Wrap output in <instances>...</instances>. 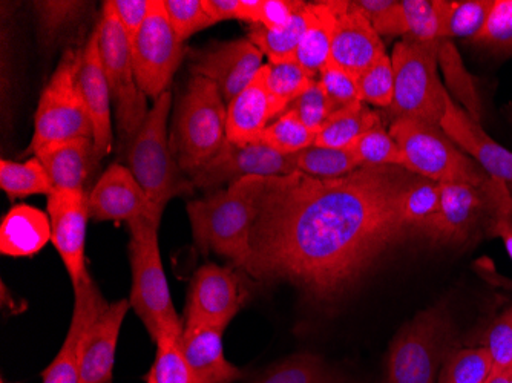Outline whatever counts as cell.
Wrapping results in <instances>:
<instances>
[{
  "label": "cell",
  "mask_w": 512,
  "mask_h": 383,
  "mask_svg": "<svg viewBox=\"0 0 512 383\" xmlns=\"http://www.w3.org/2000/svg\"><path fill=\"white\" fill-rule=\"evenodd\" d=\"M132 63L138 88L157 100L168 92L184 54V40L175 33L163 0H151L148 19L131 43Z\"/></svg>",
  "instance_id": "obj_12"
},
{
  "label": "cell",
  "mask_w": 512,
  "mask_h": 383,
  "mask_svg": "<svg viewBox=\"0 0 512 383\" xmlns=\"http://www.w3.org/2000/svg\"><path fill=\"white\" fill-rule=\"evenodd\" d=\"M89 215L96 221H132L146 218L160 226L163 210L158 209L129 167L112 164L89 194Z\"/></svg>",
  "instance_id": "obj_18"
},
{
  "label": "cell",
  "mask_w": 512,
  "mask_h": 383,
  "mask_svg": "<svg viewBox=\"0 0 512 383\" xmlns=\"http://www.w3.org/2000/svg\"><path fill=\"white\" fill-rule=\"evenodd\" d=\"M364 166H393L407 169V160L398 143L385 131L384 125L365 132L361 138L348 146Z\"/></svg>",
  "instance_id": "obj_37"
},
{
  "label": "cell",
  "mask_w": 512,
  "mask_h": 383,
  "mask_svg": "<svg viewBox=\"0 0 512 383\" xmlns=\"http://www.w3.org/2000/svg\"><path fill=\"white\" fill-rule=\"evenodd\" d=\"M246 299V289L234 267L204 264L191 281L186 324H206L226 330Z\"/></svg>",
  "instance_id": "obj_14"
},
{
  "label": "cell",
  "mask_w": 512,
  "mask_h": 383,
  "mask_svg": "<svg viewBox=\"0 0 512 383\" xmlns=\"http://www.w3.org/2000/svg\"><path fill=\"white\" fill-rule=\"evenodd\" d=\"M456 328L445 304L421 311L394 336L387 377L393 383H437L440 370L456 350Z\"/></svg>",
  "instance_id": "obj_4"
},
{
  "label": "cell",
  "mask_w": 512,
  "mask_h": 383,
  "mask_svg": "<svg viewBox=\"0 0 512 383\" xmlns=\"http://www.w3.org/2000/svg\"><path fill=\"white\" fill-rule=\"evenodd\" d=\"M82 50H66L50 83L43 89L36 112L34 135L23 157L34 155L42 146L74 138H92L91 115L80 89ZM94 140V138H92Z\"/></svg>",
  "instance_id": "obj_9"
},
{
  "label": "cell",
  "mask_w": 512,
  "mask_h": 383,
  "mask_svg": "<svg viewBox=\"0 0 512 383\" xmlns=\"http://www.w3.org/2000/svg\"><path fill=\"white\" fill-rule=\"evenodd\" d=\"M381 115L373 111L367 103L348 106L333 112L329 120L316 134L315 145L319 148L344 149L352 146L365 132L381 126Z\"/></svg>",
  "instance_id": "obj_28"
},
{
  "label": "cell",
  "mask_w": 512,
  "mask_h": 383,
  "mask_svg": "<svg viewBox=\"0 0 512 383\" xmlns=\"http://www.w3.org/2000/svg\"><path fill=\"white\" fill-rule=\"evenodd\" d=\"M89 197L85 190H54L48 195L51 241L59 252L73 287L89 275L85 264Z\"/></svg>",
  "instance_id": "obj_16"
},
{
  "label": "cell",
  "mask_w": 512,
  "mask_h": 383,
  "mask_svg": "<svg viewBox=\"0 0 512 383\" xmlns=\"http://www.w3.org/2000/svg\"><path fill=\"white\" fill-rule=\"evenodd\" d=\"M362 102L388 109L394 97V71L390 54H384L358 77Z\"/></svg>",
  "instance_id": "obj_44"
},
{
  "label": "cell",
  "mask_w": 512,
  "mask_h": 383,
  "mask_svg": "<svg viewBox=\"0 0 512 383\" xmlns=\"http://www.w3.org/2000/svg\"><path fill=\"white\" fill-rule=\"evenodd\" d=\"M306 4L307 2L301 0H261L258 22L255 25H263L272 30L286 27Z\"/></svg>",
  "instance_id": "obj_51"
},
{
  "label": "cell",
  "mask_w": 512,
  "mask_h": 383,
  "mask_svg": "<svg viewBox=\"0 0 512 383\" xmlns=\"http://www.w3.org/2000/svg\"><path fill=\"white\" fill-rule=\"evenodd\" d=\"M203 7L212 20L218 23L221 20L238 19L240 0H203Z\"/></svg>",
  "instance_id": "obj_53"
},
{
  "label": "cell",
  "mask_w": 512,
  "mask_h": 383,
  "mask_svg": "<svg viewBox=\"0 0 512 383\" xmlns=\"http://www.w3.org/2000/svg\"><path fill=\"white\" fill-rule=\"evenodd\" d=\"M382 383H393V382H391V380H390V379H388V377H387V376H385L384 382H382Z\"/></svg>",
  "instance_id": "obj_55"
},
{
  "label": "cell",
  "mask_w": 512,
  "mask_h": 383,
  "mask_svg": "<svg viewBox=\"0 0 512 383\" xmlns=\"http://www.w3.org/2000/svg\"><path fill=\"white\" fill-rule=\"evenodd\" d=\"M318 85L332 105L333 112L362 103L358 76L348 73L332 60L319 73Z\"/></svg>",
  "instance_id": "obj_43"
},
{
  "label": "cell",
  "mask_w": 512,
  "mask_h": 383,
  "mask_svg": "<svg viewBox=\"0 0 512 383\" xmlns=\"http://www.w3.org/2000/svg\"><path fill=\"white\" fill-rule=\"evenodd\" d=\"M493 377V362L485 348H456L440 370L437 383H488Z\"/></svg>",
  "instance_id": "obj_36"
},
{
  "label": "cell",
  "mask_w": 512,
  "mask_h": 383,
  "mask_svg": "<svg viewBox=\"0 0 512 383\" xmlns=\"http://www.w3.org/2000/svg\"><path fill=\"white\" fill-rule=\"evenodd\" d=\"M316 132L307 128L292 111L269 123L263 132L261 143L283 155H295L315 145Z\"/></svg>",
  "instance_id": "obj_39"
},
{
  "label": "cell",
  "mask_w": 512,
  "mask_h": 383,
  "mask_svg": "<svg viewBox=\"0 0 512 383\" xmlns=\"http://www.w3.org/2000/svg\"><path fill=\"white\" fill-rule=\"evenodd\" d=\"M440 128L471 160L482 167L488 177L512 187V152L486 134L480 122L465 108L457 105L451 95L447 100L444 117L440 120Z\"/></svg>",
  "instance_id": "obj_19"
},
{
  "label": "cell",
  "mask_w": 512,
  "mask_h": 383,
  "mask_svg": "<svg viewBox=\"0 0 512 383\" xmlns=\"http://www.w3.org/2000/svg\"><path fill=\"white\" fill-rule=\"evenodd\" d=\"M272 120L266 68H261L249 86L227 105V140L234 145L261 143Z\"/></svg>",
  "instance_id": "obj_24"
},
{
  "label": "cell",
  "mask_w": 512,
  "mask_h": 383,
  "mask_svg": "<svg viewBox=\"0 0 512 383\" xmlns=\"http://www.w3.org/2000/svg\"><path fill=\"white\" fill-rule=\"evenodd\" d=\"M2 383H5V382H2Z\"/></svg>",
  "instance_id": "obj_59"
},
{
  "label": "cell",
  "mask_w": 512,
  "mask_h": 383,
  "mask_svg": "<svg viewBox=\"0 0 512 383\" xmlns=\"http://www.w3.org/2000/svg\"><path fill=\"white\" fill-rule=\"evenodd\" d=\"M266 178L247 177L203 200L189 201L194 243L203 255L215 252L243 269L250 258V232Z\"/></svg>",
  "instance_id": "obj_2"
},
{
  "label": "cell",
  "mask_w": 512,
  "mask_h": 383,
  "mask_svg": "<svg viewBox=\"0 0 512 383\" xmlns=\"http://www.w3.org/2000/svg\"><path fill=\"white\" fill-rule=\"evenodd\" d=\"M227 108L214 82L195 76L175 114L171 148L184 174L209 163L227 140Z\"/></svg>",
  "instance_id": "obj_5"
},
{
  "label": "cell",
  "mask_w": 512,
  "mask_h": 383,
  "mask_svg": "<svg viewBox=\"0 0 512 383\" xmlns=\"http://www.w3.org/2000/svg\"><path fill=\"white\" fill-rule=\"evenodd\" d=\"M296 171L319 180L345 177L361 169L356 155L348 148L333 149L310 146L295 154Z\"/></svg>",
  "instance_id": "obj_35"
},
{
  "label": "cell",
  "mask_w": 512,
  "mask_h": 383,
  "mask_svg": "<svg viewBox=\"0 0 512 383\" xmlns=\"http://www.w3.org/2000/svg\"><path fill=\"white\" fill-rule=\"evenodd\" d=\"M391 137L396 140L407 160V171L417 177L437 183L480 184L490 180L482 167L471 160L440 126L398 118L390 125Z\"/></svg>",
  "instance_id": "obj_10"
},
{
  "label": "cell",
  "mask_w": 512,
  "mask_h": 383,
  "mask_svg": "<svg viewBox=\"0 0 512 383\" xmlns=\"http://www.w3.org/2000/svg\"><path fill=\"white\" fill-rule=\"evenodd\" d=\"M342 5L344 0L309 4V22L299 43L296 62L313 76L318 77L332 59L333 37Z\"/></svg>",
  "instance_id": "obj_27"
},
{
  "label": "cell",
  "mask_w": 512,
  "mask_h": 383,
  "mask_svg": "<svg viewBox=\"0 0 512 383\" xmlns=\"http://www.w3.org/2000/svg\"><path fill=\"white\" fill-rule=\"evenodd\" d=\"M509 189H511V194H512V187H509Z\"/></svg>",
  "instance_id": "obj_58"
},
{
  "label": "cell",
  "mask_w": 512,
  "mask_h": 383,
  "mask_svg": "<svg viewBox=\"0 0 512 383\" xmlns=\"http://www.w3.org/2000/svg\"><path fill=\"white\" fill-rule=\"evenodd\" d=\"M171 92L155 100L129 149V169L149 200L165 212L172 198L191 194L194 184L184 177L168 138Z\"/></svg>",
  "instance_id": "obj_7"
},
{
  "label": "cell",
  "mask_w": 512,
  "mask_h": 383,
  "mask_svg": "<svg viewBox=\"0 0 512 383\" xmlns=\"http://www.w3.org/2000/svg\"><path fill=\"white\" fill-rule=\"evenodd\" d=\"M483 348L490 354L494 376L512 373V305L491 322Z\"/></svg>",
  "instance_id": "obj_45"
},
{
  "label": "cell",
  "mask_w": 512,
  "mask_h": 383,
  "mask_svg": "<svg viewBox=\"0 0 512 383\" xmlns=\"http://www.w3.org/2000/svg\"><path fill=\"white\" fill-rule=\"evenodd\" d=\"M440 39L473 40L485 27L496 0H436Z\"/></svg>",
  "instance_id": "obj_29"
},
{
  "label": "cell",
  "mask_w": 512,
  "mask_h": 383,
  "mask_svg": "<svg viewBox=\"0 0 512 383\" xmlns=\"http://www.w3.org/2000/svg\"><path fill=\"white\" fill-rule=\"evenodd\" d=\"M309 22V4L304 5L299 13L283 28H266L263 25H250L247 39L267 56L269 63L296 62L299 43L306 33Z\"/></svg>",
  "instance_id": "obj_30"
},
{
  "label": "cell",
  "mask_w": 512,
  "mask_h": 383,
  "mask_svg": "<svg viewBox=\"0 0 512 383\" xmlns=\"http://www.w3.org/2000/svg\"><path fill=\"white\" fill-rule=\"evenodd\" d=\"M440 42L422 45L402 39L394 45V97L388 108L393 120L413 118L440 126L451 95L439 79Z\"/></svg>",
  "instance_id": "obj_6"
},
{
  "label": "cell",
  "mask_w": 512,
  "mask_h": 383,
  "mask_svg": "<svg viewBox=\"0 0 512 383\" xmlns=\"http://www.w3.org/2000/svg\"><path fill=\"white\" fill-rule=\"evenodd\" d=\"M34 157L45 167L54 190H83L92 166L99 161L92 138H74L42 146Z\"/></svg>",
  "instance_id": "obj_25"
},
{
  "label": "cell",
  "mask_w": 512,
  "mask_h": 383,
  "mask_svg": "<svg viewBox=\"0 0 512 383\" xmlns=\"http://www.w3.org/2000/svg\"><path fill=\"white\" fill-rule=\"evenodd\" d=\"M263 57L249 39L232 40L192 51L191 69L195 76L214 82L230 105L260 73Z\"/></svg>",
  "instance_id": "obj_15"
},
{
  "label": "cell",
  "mask_w": 512,
  "mask_h": 383,
  "mask_svg": "<svg viewBox=\"0 0 512 383\" xmlns=\"http://www.w3.org/2000/svg\"><path fill=\"white\" fill-rule=\"evenodd\" d=\"M384 54L387 51L382 37L376 33L370 20L356 7L355 2L344 0L336 22L330 60L359 77Z\"/></svg>",
  "instance_id": "obj_20"
},
{
  "label": "cell",
  "mask_w": 512,
  "mask_h": 383,
  "mask_svg": "<svg viewBox=\"0 0 512 383\" xmlns=\"http://www.w3.org/2000/svg\"><path fill=\"white\" fill-rule=\"evenodd\" d=\"M74 296L73 319L68 334L54 361L42 371V383L80 382L89 331L109 305L89 275L74 287Z\"/></svg>",
  "instance_id": "obj_17"
},
{
  "label": "cell",
  "mask_w": 512,
  "mask_h": 383,
  "mask_svg": "<svg viewBox=\"0 0 512 383\" xmlns=\"http://www.w3.org/2000/svg\"><path fill=\"white\" fill-rule=\"evenodd\" d=\"M253 383H344V380L322 357L299 353L273 365Z\"/></svg>",
  "instance_id": "obj_32"
},
{
  "label": "cell",
  "mask_w": 512,
  "mask_h": 383,
  "mask_svg": "<svg viewBox=\"0 0 512 383\" xmlns=\"http://www.w3.org/2000/svg\"><path fill=\"white\" fill-rule=\"evenodd\" d=\"M129 261H131L132 289L131 307L142 319L152 341L158 334L183 336L184 325L172 302L171 290L166 279L160 247H158V224L135 218L129 221Z\"/></svg>",
  "instance_id": "obj_3"
},
{
  "label": "cell",
  "mask_w": 512,
  "mask_h": 383,
  "mask_svg": "<svg viewBox=\"0 0 512 383\" xmlns=\"http://www.w3.org/2000/svg\"><path fill=\"white\" fill-rule=\"evenodd\" d=\"M223 328L184 324L181 353L198 383H235L243 371L224 356Z\"/></svg>",
  "instance_id": "obj_22"
},
{
  "label": "cell",
  "mask_w": 512,
  "mask_h": 383,
  "mask_svg": "<svg viewBox=\"0 0 512 383\" xmlns=\"http://www.w3.org/2000/svg\"><path fill=\"white\" fill-rule=\"evenodd\" d=\"M442 184L428 178L417 177L401 201V215L411 233L424 235L440 209Z\"/></svg>",
  "instance_id": "obj_33"
},
{
  "label": "cell",
  "mask_w": 512,
  "mask_h": 383,
  "mask_svg": "<svg viewBox=\"0 0 512 383\" xmlns=\"http://www.w3.org/2000/svg\"><path fill=\"white\" fill-rule=\"evenodd\" d=\"M416 178L393 166H364L333 180L298 171L266 178L244 272L290 282L321 304L338 301L410 235L401 201Z\"/></svg>",
  "instance_id": "obj_1"
},
{
  "label": "cell",
  "mask_w": 512,
  "mask_h": 383,
  "mask_svg": "<svg viewBox=\"0 0 512 383\" xmlns=\"http://www.w3.org/2000/svg\"><path fill=\"white\" fill-rule=\"evenodd\" d=\"M509 117H511V120H512V106H511V108H509Z\"/></svg>",
  "instance_id": "obj_56"
},
{
  "label": "cell",
  "mask_w": 512,
  "mask_h": 383,
  "mask_svg": "<svg viewBox=\"0 0 512 383\" xmlns=\"http://www.w3.org/2000/svg\"><path fill=\"white\" fill-rule=\"evenodd\" d=\"M0 187L11 201L27 198L30 195H51L53 183L36 157L25 163L16 161H0Z\"/></svg>",
  "instance_id": "obj_34"
},
{
  "label": "cell",
  "mask_w": 512,
  "mask_h": 383,
  "mask_svg": "<svg viewBox=\"0 0 512 383\" xmlns=\"http://www.w3.org/2000/svg\"><path fill=\"white\" fill-rule=\"evenodd\" d=\"M506 383H512V374H511V377H509L508 382H506Z\"/></svg>",
  "instance_id": "obj_57"
},
{
  "label": "cell",
  "mask_w": 512,
  "mask_h": 383,
  "mask_svg": "<svg viewBox=\"0 0 512 383\" xmlns=\"http://www.w3.org/2000/svg\"><path fill=\"white\" fill-rule=\"evenodd\" d=\"M437 60H439L440 68L444 69L451 91L463 103L465 111L470 112L477 122H480L482 103H480L479 97H477L473 77L467 73V69L463 68L462 59H460L456 46H454V43H451V40H442L440 42Z\"/></svg>",
  "instance_id": "obj_38"
},
{
  "label": "cell",
  "mask_w": 512,
  "mask_h": 383,
  "mask_svg": "<svg viewBox=\"0 0 512 383\" xmlns=\"http://www.w3.org/2000/svg\"><path fill=\"white\" fill-rule=\"evenodd\" d=\"M79 83L86 108L91 115L92 132H94L92 138H94L97 158L100 161L111 152L114 138H112L111 126V91H109L102 56H100L99 28L92 31L88 42L83 46Z\"/></svg>",
  "instance_id": "obj_21"
},
{
  "label": "cell",
  "mask_w": 512,
  "mask_h": 383,
  "mask_svg": "<svg viewBox=\"0 0 512 383\" xmlns=\"http://www.w3.org/2000/svg\"><path fill=\"white\" fill-rule=\"evenodd\" d=\"M99 46L103 69L108 80L115 117L123 140H135L148 117V102L138 88L132 63L131 43L115 16L111 0L103 4L99 25Z\"/></svg>",
  "instance_id": "obj_11"
},
{
  "label": "cell",
  "mask_w": 512,
  "mask_h": 383,
  "mask_svg": "<svg viewBox=\"0 0 512 383\" xmlns=\"http://www.w3.org/2000/svg\"><path fill=\"white\" fill-rule=\"evenodd\" d=\"M264 68L272 120L281 117L289 106L318 80V77L302 68L298 62L267 63Z\"/></svg>",
  "instance_id": "obj_31"
},
{
  "label": "cell",
  "mask_w": 512,
  "mask_h": 383,
  "mask_svg": "<svg viewBox=\"0 0 512 383\" xmlns=\"http://www.w3.org/2000/svg\"><path fill=\"white\" fill-rule=\"evenodd\" d=\"M295 171V155L279 154L264 143L234 145L226 140L221 151L189 177L198 189H215L247 177H281Z\"/></svg>",
  "instance_id": "obj_13"
},
{
  "label": "cell",
  "mask_w": 512,
  "mask_h": 383,
  "mask_svg": "<svg viewBox=\"0 0 512 383\" xmlns=\"http://www.w3.org/2000/svg\"><path fill=\"white\" fill-rule=\"evenodd\" d=\"M512 200L503 181L490 180L480 186L442 184L440 209L424 236L442 246H465L486 236L497 212Z\"/></svg>",
  "instance_id": "obj_8"
},
{
  "label": "cell",
  "mask_w": 512,
  "mask_h": 383,
  "mask_svg": "<svg viewBox=\"0 0 512 383\" xmlns=\"http://www.w3.org/2000/svg\"><path fill=\"white\" fill-rule=\"evenodd\" d=\"M287 111H292L307 128L312 129L316 134L333 114L332 105L325 97L321 86L318 85V80L312 88L307 89L299 99H296Z\"/></svg>",
  "instance_id": "obj_48"
},
{
  "label": "cell",
  "mask_w": 512,
  "mask_h": 383,
  "mask_svg": "<svg viewBox=\"0 0 512 383\" xmlns=\"http://www.w3.org/2000/svg\"><path fill=\"white\" fill-rule=\"evenodd\" d=\"M115 16L122 23L129 43L134 42L146 19H148L151 0H111Z\"/></svg>",
  "instance_id": "obj_50"
},
{
  "label": "cell",
  "mask_w": 512,
  "mask_h": 383,
  "mask_svg": "<svg viewBox=\"0 0 512 383\" xmlns=\"http://www.w3.org/2000/svg\"><path fill=\"white\" fill-rule=\"evenodd\" d=\"M407 36L411 42L431 45L440 42V17L436 0H402Z\"/></svg>",
  "instance_id": "obj_42"
},
{
  "label": "cell",
  "mask_w": 512,
  "mask_h": 383,
  "mask_svg": "<svg viewBox=\"0 0 512 383\" xmlns=\"http://www.w3.org/2000/svg\"><path fill=\"white\" fill-rule=\"evenodd\" d=\"M163 7L175 33L183 40L215 25L204 10L203 0H163Z\"/></svg>",
  "instance_id": "obj_47"
},
{
  "label": "cell",
  "mask_w": 512,
  "mask_h": 383,
  "mask_svg": "<svg viewBox=\"0 0 512 383\" xmlns=\"http://www.w3.org/2000/svg\"><path fill=\"white\" fill-rule=\"evenodd\" d=\"M470 42L493 56H512V0H496L485 27Z\"/></svg>",
  "instance_id": "obj_40"
},
{
  "label": "cell",
  "mask_w": 512,
  "mask_h": 383,
  "mask_svg": "<svg viewBox=\"0 0 512 383\" xmlns=\"http://www.w3.org/2000/svg\"><path fill=\"white\" fill-rule=\"evenodd\" d=\"M356 7L370 20L381 37L407 36L402 2L396 0H356Z\"/></svg>",
  "instance_id": "obj_46"
},
{
  "label": "cell",
  "mask_w": 512,
  "mask_h": 383,
  "mask_svg": "<svg viewBox=\"0 0 512 383\" xmlns=\"http://www.w3.org/2000/svg\"><path fill=\"white\" fill-rule=\"evenodd\" d=\"M145 380L146 383H157V380H155L154 371H149V373L146 374Z\"/></svg>",
  "instance_id": "obj_54"
},
{
  "label": "cell",
  "mask_w": 512,
  "mask_h": 383,
  "mask_svg": "<svg viewBox=\"0 0 512 383\" xmlns=\"http://www.w3.org/2000/svg\"><path fill=\"white\" fill-rule=\"evenodd\" d=\"M51 241L48 213L30 204H16L0 223V253L11 258H31Z\"/></svg>",
  "instance_id": "obj_26"
},
{
  "label": "cell",
  "mask_w": 512,
  "mask_h": 383,
  "mask_svg": "<svg viewBox=\"0 0 512 383\" xmlns=\"http://www.w3.org/2000/svg\"><path fill=\"white\" fill-rule=\"evenodd\" d=\"M488 383H490V382H488Z\"/></svg>",
  "instance_id": "obj_60"
},
{
  "label": "cell",
  "mask_w": 512,
  "mask_h": 383,
  "mask_svg": "<svg viewBox=\"0 0 512 383\" xmlns=\"http://www.w3.org/2000/svg\"><path fill=\"white\" fill-rule=\"evenodd\" d=\"M129 308H131L129 299L112 302L97 319L96 324L92 325L86 339L79 383L112 382L115 351H117L120 330Z\"/></svg>",
  "instance_id": "obj_23"
},
{
  "label": "cell",
  "mask_w": 512,
  "mask_h": 383,
  "mask_svg": "<svg viewBox=\"0 0 512 383\" xmlns=\"http://www.w3.org/2000/svg\"><path fill=\"white\" fill-rule=\"evenodd\" d=\"M488 238L502 239L506 252L512 259V200L497 212L488 230Z\"/></svg>",
  "instance_id": "obj_52"
},
{
  "label": "cell",
  "mask_w": 512,
  "mask_h": 383,
  "mask_svg": "<svg viewBox=\"0 0 512 383\" xmlns=\"http://www.w3.org/2000/svg\"><path fill=\"white\" fill-rule=\"evenodd\" d=\"M82 2H37L42 31L46 37H53L66 23H71L74 17L83 10Z\"/></svg>",
  "instance_id": "obj_49"
},
{
  "label": "cell",
  "mask_w": 512,
  "mask_h": 383,
  "mask_svg": "<svg viewBox=\"0 0 512 383\" xmlns=\"http://www.w3.org/2000/svg\"><path fill=\"white\" fill-rule=\"evenodd\" d=\"M180 339L166 331L158 334L157 353L151 368L157 383H198L184 361Z\"/></svg>",
  "instance_id": "obj_41"
}]
</instances>
